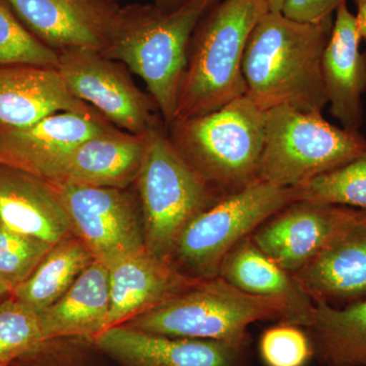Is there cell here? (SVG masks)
<instances>
[{
	"label": "cell",
	"instance_id": "27",
	"mask_svg": "<svg viewBox=\"0 0 366 366\" xmlns=\"http://www.w3.org/2000/svg\"><path fill=\"white\" fill-rule=\"evenodd\" d=\"M47 342L39 314L16 300L0 305V363L9 365L14 360L34 352Z\"/></svg>",
	"mask_w": 366,
	"mask_h": 366
},
{
	"label": "cell",
	"instance_id": "24",
	"mask_svg": "<svg viewBox=\"0 0 366 366\" xmlns=\"http://www.w3.org/2000/svg\"><path fill=\"white\" fill-rule=\"evenodd\" d=\"M94 261L93 254L79 238L67 237L56 243L11 293L16 300L39 314L56 302Z\"/></svg>",
	"mask_w": 366,
	"mask_h": 366
},
{
	"label": "cell",
	"instance_id": "11",
	"mask_svg": "<svg viewBox=\"0 0 366 366\" xmlns=\"http://www.w3.org/2000/svg\"><path fill=\"white\" fill-rule=\"evenodd\" d=\"M363 211L298 199L262 224L250 237L281 268L295 274Z\"/></svg>",
	"mask_w": 366,
	"mask_h": 366
},
{
	"label": "cell",
	"instance_id": "10",
	"mask_svg": "<svg viewBox=\"0 0 366 366\" xmlns=\"http://www.w3.org/2000/svg\"><path fill=\"white\" fill-rule=\"evenodd\" d=\"M59 52L57 71L74 97L95 106L129 134L144 136L154 127L151 101L122 66L88 48Z\"/></svg>",
	"mask_w": 366,
	"mask_h": 366
},
{
	"label": "cell",
	"instance_id": "25",
	"mask_svg": "<svg viewBox=\"0 0 366 366\" xmlns=\"http://www.w3.org/2000/svg\"><path fill=\"white\" fill-rule=\"evenodd\" d=\"M301 199L366 209V154L300 187Z\"/></svg>",
	"mask_w": 366,
	"mask_h": 366
},
{
	"label": "cell",
	"instance_id": "35",
	"mask_svg": "<svg viewBox=\"0 0 366 366\" xmlns=\"http://www.w3.org/2000/svg\"><path fill=\"white\" fill-rule=\"evenodd\" d=\"M320 366H351L345 365H331V363H320Z\"/></svg>",
	"mask_w": 366,
	"mask_h": 366
},
{
	"label": "cell",
	"instance_id": "29",
	"mask_svg": "<svg viewBox=\"0 0 366 366\" xmlns=\"http://www.w3.org/2000/svg\"><path fill=\"white\" fill-rule=\"evenodd\" d=\"M259 356L266 366H307L315 349L307 329L278 322L262 334Z\"/></svg>",
	"mask_w": 366,
	"mask_h": 366
},
{
	"label": "cell",
	"instance_id": "17",
	"mask_svg": "<svg viewBox=\"0 0 366 366\" xmlns=\"http://www.w3.org/2000/svg\"><path fill=\"white\" fill-rule=\"evenodd\" d=\"M355 16L343 0L334 14L331 36L322 53V74L330 112L343 129L360 132L366 92V52Z\"/></svg>",
	"mask_w": 366,
	"mask_h": 366
},
{
	"label": "cell",
	"instance_id": "14",
	"mask_svg": "<svg viewBox=\"0 0 366 366\" xmlns=\"http://www.w3.org/2000/svg\"><path fill=\"white\" fill-rule=\"evenodd\" d=\"M19 20L57 51H102L118 7L110 0H4Z\"/></svg>",
	"mask_w": 366,
	"mask_h": 366
},
{
	"label": "cell",
	"instance_id": "32",
	"mask_svg": "<svg viewBox=\"0 0 366 366\" xmlns=\"http://www.w3.org/2000/svg\"><path fill=\"white\" fill-rule=\"evenodd\" d=\"M112 2H117V0H110ZM156 2V6L161 7L163 9H173L182 4L185 0H154Z\"/></svg>",
	"mask_w": 366,
	"mask_h": 366
},
{
	"label": "cell",
	"instance_id": "34",
	"mask_svg": "<svg viewBox=\"0 0 366 366\" xmlns=\"http://www.w3.org/2000/svg\"><path fill=\"white\" fill-rule=\"evenodd\" d=\"M9 292H11V286H9L6 281L2 280V279L0 278V298Z\"/></svg>",
	"mask_w": 366,
	"mask_h": 366
},
{
	"label": "cell",
	"instance_id": "31",
	"mask_svg": "<svg viewBox=\"0 0 366 366\" xmlns=\"http://www.w3.org/2000/svg\"><path fill=\"white\" fill-rule=\"evenodd\" d=\"M357 13L355 14L356 24L361 40L366 42V0H354Z\"/></svg>",
	"mask_w": 366,
	"mask_h": 366
},
{
	"label": "cell",
	"instance_id": "12",
	"mask_svg": "<svg viewBox=\"0 0 366 366\" xmlns=\"http://www.w3.org/2000/svg\"><path fill=\"white\" fill-rule=\"evenodd\" d=\"M124 366H252V340L175 338L118 325L92 340Z\"/></svg>",
	"mask_w": 366,
	"mask_h": 366
},
{
	"label": "cell",
	"instance_id": "28",
	"mask_svg": "<svg viewBox=\"0 0 366 366\" xmlns=\"http://www.w3.org/2000/svg\"><path fill=\"white\" fill-rule=\"evenodd\" d=\"M54 245L0 225V278L11 291L33 273Z\"/></svg>",
	"mask_w": 366,
	"mask_h": 366
},
{
	"label": "cell",
	"instance_id": "15",
	"mask_svg": "<svg viewBox=\"0 0 366 366\" xmlns=\"http://www.w3.org/2000/svg\"><path fill=\"white\" fill-rule=\"evenodd\" d=\"M107 268L110 307L106 329L125 324L202 280L183 273L170 259L159 257L146 247Z\"/></svg>",
	"mask_w": 366,
	"mask_h": 366
},
{
	"label": "cell",
	"instance_id": "20",
	"mask_svg": "<svg viewBox=\"0 0 366 366\" xmlns=\"http://www.w3.org/2000/svg\"><path fill=\"white\" fill-rule=\"evenodd\" d=\"M219 276L243 292L268 298L284 308V324L307 329L315 303L292 274L262 252L252 237L244 238L224 259Z\"/></svg>",
	"mask_w": 366,
	"mask_h": 366
},
{
	"label": "cell",
	"instance_id": "18",
	"mask_svg": "<svg viewBox=\"0 0 366 366\" xmlns=\"http://www.w3.org/2000/svg\"><path fill=\"white\" fill-rule=\"evenodd\" d=\"M0 222L55 245L69 237L71 220L52 183L0 162Z\"/></svg>",
	"mask_w": 366,
	"mask_h": 366
},
{
	"label": "cell",
	"instance_id": "13",
	"mask_svg": "<svg viewBox=\"0 0 366 366\" xmlns=\"http://www.w3.org/2000/svg\"><path fill=\"white\" fill-rule=\"evenodd\" d=\"M108 127L97 115L59 112L30 127L0 125V162L56 182L72 151Z\"/></svg>",
	"mask_w": 366,
	"mask_h": 366
},
{
	"label": "cell",
	"instance_id": "4",
	"mask_svg": "<svg viewBox=\"0 0 366 366\" xmlns=\"http://www.w3.org/2000/svg\"><path fill=\"white\" fill-rule=\"evenodd\" d=\"M266 112L247 95L216 112L173 122L172 144L187 163L224 194L257 180Z\"/></svg>",
	"mask_w": 366,
	"mask_h": 366
},
{
	"label": "cell",
	"instance_id": "7",
	"mask_svg": "<svg viewBox=\"0 0 366 366\" xmlns=\"http://www.w3.org/2000/svg\"><path fill=\"white\" fill-rule=\"evenodd\" d=\"M277 301L243 292L220 276L196 285L124 325L175 338L240 342L257 322L283 320Z\"/></svg>",
	"mask_w": 366,
	"mask_h": 366
},
{
	"label": "cell",
	"instance_id": "3",
	"mask_svg": "<svg viewBox=\"0 0 366 366\" xmlns=\"http://www.w3.org/2000/svg\"><path fill=\"white\" fill-rule=\"evenodd\" d=\"M267 13L264 0H219L204 14L190 41L174 122L216 112L247 95L243 55Z\"/></svg>",
	"mask_w": 366,
	"mask_h": 366
},
{
	"label": "cell",
	"instance_id": "22",
	"mask_svg": "<svg viewBox=\"0 0 366 366\" xmlns=\"http://www.w3.org/2000/svg\"><path fill=\"white\" fill-rule=\"evenodd\" d=\"M109 273L94 261L56 302L39 312L46 340L83 338L92 342L107 327Z\"/></svg>",
	"mask_w": 366,
	"mask_h": 366
},
{
	"label": "cell",
	"instance_id": "23",
	"mask_svg": "<svg viewBox=\"0 0 366 366\" xmlns=\"http://www.w3.org/2000/svg\"><path fill=\"white\" fill-rule=\"evenodd\" d=\"M307 331L320 363L366 366V298L342 307L317 303Z\"/></svg>",
	"mask_w": 366,
	"mask_h": 366
},
{
	"label": "cell",
	"instance_id": "33",
	"mask_svg": "<svg viewBox=\"0 0 366 366\" xmlns=\"http://www.w3.org/2000/svg\"><path fill=\"white\" fill-rule=\"evenodd\" d=\"M264 4L268 6L269 11L272 13H282L285 6L286 0H264Z\"/></svg>",
	"mask_w": 366,
	"mask_h": 366
},
{
	"label": "cell",
	"instance_id": "21",
	"mask_svg": "<svg viewBox=\"0 0 366 366\" xmlns=\"http://www.w3.org/2000/svg\"><path fill=\"white\" fill-rule=\"evenodd\" d=\"M146 134L108 129L86 139L71 152L56 182L117 189L127 187L139 175Z\"/></svg>",
	"mask_w": 366,
	"mask_h": 366
},
{
	"label": "cell",
	"instance_id": "9",
	"mask_svg": "<svg viewBox=\"0 0 366 366\" xmlns=\"http://www.w3.org/2000/svg\"><path fill=\"white\" fill-rule=\"evenodd\" d=\"M52 184L69 214L72 230L96 261L109 267L146 247L134 203L122 189L67 182Z\"/></svg>",
	"mask_w": 366,
	"mask_h": 366
},
{
	"label": "cell",
	"instance_id": "37",
	"mask_svg": "<svg viewBox=\"0 0 366 366\" xmlns=\"http://www.w3.org/2000/svg\"><path fill=\"white\" fill-rule=\"evenodd\" d=\"M0 366H6V365H1V363H0Z\"/></svg>",
	"mask_w": 366,
	"mask_h": 366
},
{
	"label": "cell",
	"instance_id": "2",
	"mask_svg": "<svg viewBox=\"0 0 366 366\" xmlns=\"http://www.w3.org/2000/svg\"><path fill=\"white\" fill-rule=\"evenodd\" d=\"M219 0H185L173 9L134 4L118 9L102 53L127 64L147 84L166 124L174 122L190 41Z\"/></svg>",
	"mask_w": 366,
	"mask_h": 366
},
{
	"label": "cell",
	"instance_id": "38",
	"mask_svg": "<svg viewBox=\"0 0 366 366\" xmlns=\"http://www.w3.org/2000/svg\"><path fill=\"white\" fill-rule=\"evenodd\" d=\"M0 225H1V222H0Z\"/></svg>",
	"mask_w": 366,
	"mask_h": 366
},
{
	"label": "cell",
	"instance_id": "19",
	"mask_svg": "<svg viewBox=\"0 0 366 366\" xmlns=\"http://www.w3.org/2000/svg\"><path fill=\"white\" fill-rule=\"evenodd\" d=\"M59 112L96 115L69 93L57 69L0 66V125L21 129Z\"/></svg>",
	"mask_w": 366,
	"mask_h": 366
},
{
	"label": "cell",
	"instance_id": "30",
	"mask_svg": "<svg viewBox=\"0 0 366 366\" xmlns=\"http://www.w3.org/2000/svg\"><path fill=\"white\" fill-rule=\"evenodd\" d=\"M343 0H286L282 14L305 23L319 21L333 14Z\"/></svg>",
	"mask_w": 366,
	"mask_h": 366
},
{
	"label": "cell",
	"instance_id": "8",
	"mask_svg": "<svg viewBox=\"0 0 366 366\" xmlns=\"http://www.w3.org/2000/svg\"><path fill=\"white\" fill-rule=\"evenodd\" d=\"M298 199L300 187H279L255 180L194 216L178 236L170 261L194 278H215L238 243Z\"/></svg>",
	"mask_w": 366,
	"mask_h": 366
},
{
	"label": "cell",
	"instance_id": "36",
	"mask_svg": "<svg viewBox=\"0 0 366 366\" xmlns=\"http://www.w3.org/2000/svg\"><path fill=\"white\" fill-rule=\"evenodd\" d=\"M67 1H74V0H67Z\"/></svg>",
	"mask_w": 366,
	"mask_h": 366
},
{
	"label": "cell",
	"instance_id": "26",
	"mask_svg": "<svg viewBox=\"0 0 366 366\" xmlns=\"http://www.w3.org/2000/svg\"><path fill=\"white\" fill-rule=\"evenodd\" d=\"M59 52L45 44L0 0V66H36L57 69Z\"/></svg>",
	"mask_w": 366,
	"mask_h": 366
},
{
	"label": "cell",
	"instance_id": "5",
	"mask_svg": "<svg viewBox=\"0 0 366 366\" xmlns=\"http://www.w3.org/2000/svg\"><path fill=\"white\" fill-rule=\"evenodd\" d=\"M366 154L360 132L327 122L322 113L288 106L266 112L257 179L279 187H301Z\"/></svg>",
	"mask_w": 366,
	"mask_h": 366
},
{
	"label": "cell",
	"instance_id": "1",
	"mask_svg": "<svg viewBox=\"0 0 366 366\" xmlns=\"http://www.w3.org/2000/svg\"><path fill=\"white\" fill-rule=\"evenodd\" d=\"M334 14L315 23L272 11L262 16L250 34L242 61L247 95L257 107L264 112L288 106L301 112H322L327 105L322 53Z\"/></svg>",
	"mask_w": 366,
	"mask_h": 366
},
{
	"label": "cell",
	"instance_id": "6",
	"mask_svg": "<svg viewBox=\"0 0 366 366\" xmlns=\"http://www.w3.org/2000/svg\"><path fill=\"white\" fill-rule=\"evenodd\" d=\"M137 179L144 245L152 254L166 259H170L178 236L189 221L224 197L155 127L147 132Z\"/></svg>",
	"mask_w": 366,
	"mask_h": 366
},
{
	"label": "cell",
	"instance_id": "16",
	"mask_svg": "<svg viewBox=\"0 0 366 366\" xmlns=\"http://www.w3.org/2000/svg\"><path fill=\"white\" fill-rule=\"evenodd\" d=\"M312 301L342 307L366 298V209L292 274Z\"/></svg>",
	"mask_w": 366,
	"mask_h": 366
}]
</instances>
